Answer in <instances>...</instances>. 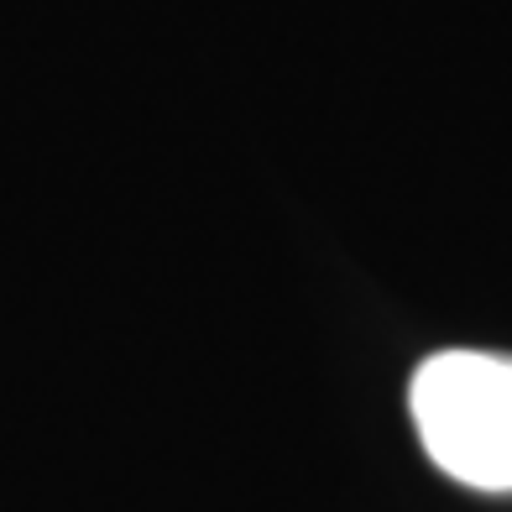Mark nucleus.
I'll return each instance as SVG.
<instances>
[{
	"mask_svg": "<svg viewBox=\"0 0 512 512\" xmlns=\"http://www.w3.org/2000/svg\"><path fill=\"white\" fill-rule=\"evenodd\" d=\"M408 413L424 455L450 481L476 492H512V356H429L408 382Z\"/></svg>",
	"mask_w": 512,
	"mask_h": 512,
	"instance_id": "obj_1",
	"label": "nucleus"
}]
</instances>
